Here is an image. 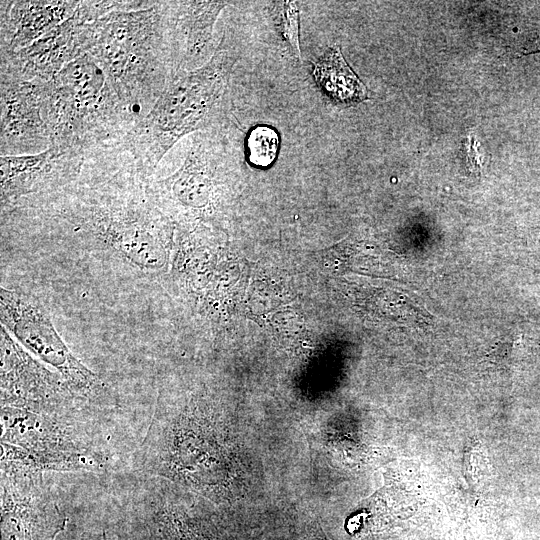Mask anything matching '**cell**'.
<instances>
[{
  "instance_id": "6da1fadb",
  "label": "cell",
  "mask_w": 540,
  "mask_h": 540,
  "mask_svg": "<svg viewBox=\"0 0 540 540\" xmlns=\"http://www.w3.org/2000/svg\"><path fill=\"white\" fill-rule=\"evenodd\" d=\"M151 176L124 146L85 155L72 182L18 203L22 217L62 229L92 249L145 274L167 264L169 220Z\"/></svg>"
},
{
  "instance_id": "7a4b0ae2",
  "label": "cell",
  "mask_w": 540,
  "mask_h": 540,
  "mask_svg": "<svg viewBox=\"0 0 540 540\" xmlns=\"http://www.w3.org/2000/svg\"><path fill=\"white\" fill-rule=\"evenodd\" d=\"M84 52L101 65L141 121L179 73L167 1L85 24Z\"/></svg>"
},
{
  "instance_id": "3957f363",
  "label": "cell",
  "mask_w": 540,
  "mask_h": 540,
  "mask_svg": "<svg viewBox=\"0 0 540 540\" xmlns=\"http://www.w3.org/2000/svg\"><path fill=\"white\" fill-rule=\"evenodd\" d=\"M135 461L143 472L211 499L225 498L232 478L231 452L215 413L194 403L172 404L164 397L156 402Z\"/></svg>"
},
{
  "instance_id": "277c9868",
  "label": "cell",
  "mask_w": 540,
  "mask_h": 540,
  "mask_svg": "<svg viewBox=\"0 0 540 540\" xmlns=\"http://www.w3.org/2000/svg\"><path fill=\"white\" fill-rule=\"evenodd\" d=\"M51 146L84 155L124 145L140 122L112 79L89 54L64 66L43 90Z\"/></svg>"
},
{
  "instance_id": "5b68a950",
  "label": "cell",
  "mask_w": 540,
  "mask_h": 540,
  "mask_svg": "<svg viewBox=\"0 0 540 540\" xmlns=\"http://www.w3.org/2000/svg\"><path fill=\"white\" fill-rule=\"evenodd\" d=\"M232 53L218 47L202 66L177 73L124 146L152 176L168 151L190 133L218 129L227 105Z\"/></svg>"
},
{
  "instance_id": "8992f818",
  "label": "cell",
  "mask_w": 540,
  "mask_h": 540,
  "mask_svg": "<svg viewBox=\"0 0 540 540\" xmlns=\"http://www.w3.org/2000/svg\"><path fill=\"white\" fill-rule=\"evenodd\" d=\"M1 462L40 471H101L107 458L81 413L1 406Z\"/></svg>"
},
{
  "instance_id": "52a82bcc",
  "label": "cell",
  "mask_w": 540,
  "mask_h": 540,
  "mask_svg": "<svg viewBox=\"0 0 540 540\" xmlns=\"http://www.w3.org/2000/svg\"><path fill=\"white\" fill-rule=\"evenodd\" d=\"M2 326L32 356L58 373L72 392L86 401L100 395V378L76 358L45 310L27 296L1 287Z\"/></svg>"
},
{
  "instance_id": "ba28073f",
  "label": "cell",
  "mask_w": 540,
  "mask_h": 540,
  "mask_svg": "<svg viewBox=\"0 0 540 540\" xmlns=\"http://www.w3.org/2000/svg\"><path fill=\"white\" fill-rule=\"evenodd\" d=\"M66 524L42 471L1 462V540H55Z\"/></svg>"
},
{
  "instance_id": "9c48e42d",
  "label": "cell",
  "mask_w": 540,
  "mask_h": 540,
  "mask_svg": "<svg viewBox=\"0 0 540 540\" xmlns=\"http://www.w3.org/2000/svg\"><path fill=\"white\" fill-rule=\"evenodd\" d=\"M81 401L58 373L32 356L1 325V406L77 413Z\"/></svg>"
},
{
  "instance_id": "30bf717a",
  "label": "cell",
  "mask_w": 540,
  "mask_h": 540,
  "mask_svg": "<svg viewBox=\"0 0 540 540\" xmlns=\"http://www.w3.org/2000/svg\"><path fill=\"white\" fill-rule=\"evenodd\" d=\"M85 155L54 146L28 155L0 157L1 212L24 198L54 192L77 178Z\"/></svg>"
},
{
  "instance_id": "8fae6325",
  "label": "cell",
  "mask_w": 540,
  "mask_h": 540,
  "mask_svg": "<svg viewBox=\"0 0 540 540\" xmlns=\"http://www.w3.org/2000/svg\"><path fill=\"white\" fill-rule=\"evenodd\" d=\"M44 83L0 76V156L37 154L51 147L43 115Z\"/></svg>"
},
{
  "instance_id": "7c38bea8",
  "label": "cell",
  "mask_w": 540,
  "mask_h": 540,
  "mask_svg": "<svg viewBox=\"0 0 540 540\" xmlns=\"http://www.w3.org/2000/svg\"><path fill=\"white\" fill-rule=\"evenodd\" d=\"M84 25L74 16L22 49L1 53L0 76L48 81L84 55Z\"/></svg>"
},
{
  "instance_id": "4fadbf2b",
  "label": "cell",
  "mask_w": 540,
  "mask_h": 540,
  "mask_svg": "<svg viewBox=\"0 0 540 540\" xmlns=\"http://www.w3.org/2000/svg\"><path fill=\"white\" fill-rule=\"evenodd\" d=\"M79 1L0 2V51L29 46L73 16Z\"/></svg>"
},
{
  "instance_id": "5bb4252c",
  "label": "cell",
  "mask_w": 540,
  "mask_h": 540,
  "mask_svg": "<svg viewBox=\"0 0 540 540\" xmlns=\"http://www.w3.org/2000/svg\"><path fill=\"white\" fill-rule=\"evenodd\" d=\"M227 1H167L180 71L194 70L206 57L214 26Z\"/></svg>"
},
{
  "instance_id": "9a60e30c",
  "label": "cell",
  "mask_w": 540,
  "mask_h": 540,
  "mask_svg": "<svg viewBox=\"0 0 540 540\" xmlns=\"http://www.w3.org/2000/svg\"><path fill=\"white\" fill-rule=\"evenodd\" d=\"M313 76L335 102L351 104L368 98L367 88L346 63L338 46L330 47L314 63Z\"/></svg>"
},
{
  "instance_id": "2e32d148",
  "label": "cell",
  "mask_w": 540,
  "mask_h": 540,
  "mask_svg": "<svg viewBox=\"0 0 540 540\" xmlns=\"http://www.w3.org/2000/svg\"><path fill=\"white\" fill-rule=\"evenodd\" d=\"M278 147V133L269 126H257L248 135V158L256 167L270 166L276 158Z\"/></svg>"
},
{
  "instance_id": "e0dca14e",
  "label": "cell",
  "mask_w": 540,
  "mask_h": 540,
  "mask_svg": "<svg viewBox=\"0 0 540 540\" xmlns=\"http://www.w3.org/2000/svg\"><path fill=\"white\" fill-rule=\"evenodd\" d=\"M271 14L275 26L283 39L287 42L293 55L301 59L299 45V10L296 2L276 1L272 2Z\"/></svg>"
},
{
  "instance_id": "ac0fdd59",
  "label": "cell",
  "mask_w": 540,
  "mask_h": 540,
  "mask_svg": "<svg viewBox=\"0 0 540 540\" xmlns=\"http://www.w3.org/2000/svg\"><path fill=\"white\" fill-rule=\"evenodd\" d=\"M161 519L163 527L173 540H212L185 514L175 509H166Z\"/></svg>"
},
{
  "instance_id": "d6986e66",
  "label": "cell",
  "mask_w": 540,
  "mask_h": 540,
  "mask_svg": "<svg viewBox=\"0 0 540 540\" xmlns=\"http://www.w3.org/2000/svg\"><path fill=\"white\" fill-rule=\"evenodd\" d=\"M478 147L479 143L474 136L470 135L466 141V162L469 171L477 177L481 172V156Z\"/></svg>"
},
{
  "instance_id": "ffe728a7",
  "label": "cell",
  "mask_w": 540,
  "mask_h": 540,
  "mask_svg": "<svg viewBox=\"0 0 540 540\" xmlns=\"http://www.w3.org/2000/svg\"><path fill=\"white\" fill-rule=\"evenodd\" d=\"M105 540V539H104Z\"/></svg>"
}]
</instances>
